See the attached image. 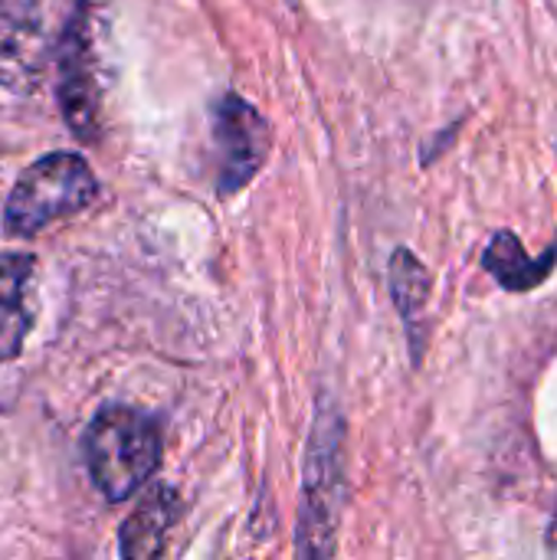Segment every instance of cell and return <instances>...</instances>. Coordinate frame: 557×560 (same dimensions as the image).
Instances as JSON below:
<instances>
[{"mask_svg":"<svg viewBox=\"0 0 557 560\" xmlns=\"http://www.w3.org/2000/svg\"><path fill=\"white\" fill-rule=\"evenodd\" d=\"M95 194L98 180L85 158L72 151H53L33 161L13 184L3 207V226L10 236L30 240L49 223L85 210L95 200Z\"/></svg>","mask_w":557,"mask_h":560,"instance_id":"2","label":"cell"},{"mask_svg":"<svg viewBox=\"0 0 557 560\" xmlns=\"http://www.w3.org/2000/svg\"><path fill=\"white\" fill-rule=\"evenodd\" d=\"M33 282L36 259L26 253L0 256V361H10L23 351V341L33 328Z\"/></svg>","mask_w":557,"mask_h":560,"instance_id":"6","label":"cell"},{"mask_svg":"<svg viewBox=\"0 0 557 560\" xmlns=\"http://www.w3.org/2000/svg\"><path fill=\"white\" fill-rule=\"evenodd\" d=\"M82 450L95 489L108 502H125L158 472L161 430L141 410L105 407L89 423Z\"/></svg>","mask_w":557,"mask_h":560,"instance_id":"1","label":"cell"},{"mask_svg":"<svg viewBox=\"0 0 557 560\" xmlns=\"http://www.w3.org/2000/svg\"><path fill=\"white\" fill-rule=\"evenodd\" d=\"M548 548L557 551V518H555V525H552V532H548Z\"/></svg>","mask_w":557,"mask_h":560,"instance_id":"11","label":"cell"},{"mask_svg":"<svg viewBox=\"0 0 557 560\" xmlns=\"http://www.w3.org/2000/svg\"><path fill=\"white\" fill-rule=\"evenodd\" d=\"M391 292H394V305L404 315L410 338H414V348H417L420 315H423L427 299H430V272L410 249H397L391 256Z\"/></svg>","mask_w":557,"mask_h":560,"instance_id":"10","label":"cell"},{"mask_svg":"<svg viewBox=\"0 0 557 560\" xmlns=\"http://www.w3.org/2000/svg\"><path fill=\"white\" fill-rule=\"evenodd\" d=\"M102 98H105V56H102V13L98 0H82L66 23L59 43V105L66 125L82 141L102 135Z\"/></svg>","mask_w":557,"mask_h":560,"instance_id":"3","label":"cell"},{"mask_svg":"<svg viewBox=\"0 0 557 560\" xmlns=\"http://www.w3.org/2000/svg\"><path fill=\"white\" fill-rule=\"evenodd\" d=\"M483 262L496 276V282H502L509 292H529L552 272V262L529 259L522 243L512 233H496L486 256H483Z\"/></svg>","mask_w":557,"mask_h":560,"instance_id":"9","label":"cell"},{"mask_svg":"<svg viewBox=\"0 0 557 560\" xmlns=\"http://www.w3.org/2000/svg\"><path fill=\"white\" fill-rule=\"evenodd\" d=\"M39 26L26 7H0V82L26 92L36 79Z\"/></svg>","mask_w":557,"mask_h":560,"instance_id":"7","label":"cell"},{"mask_svg":"<svg viewBox=\"0 0 557 560\" xmlns=\"http://www.w3.org/2000/svg\"><path fill=\"white\" fill-rule=\"evenodd\" d=\"M341 436V417L332 407H322L309 440L305 492L299 515V555L305 558H325L335 551V532L345 502Z\"/></svg>","mask_w":557,"mask_h":560,"instance_id":"4","label":"cell"},{"mask_svg":"<svg viewBox=\"0 0 557 560\" xmlns=\"http://www.w3.org/2000/svg\"><path fill=\"white\" fill-rule=\"evenodd\" d=\"M174 522H177V495L171 489H154L121 525V555L158 558L164 551Z\"/></svg>","mask_w":557,"mask_h":560,"instance_id":"8","label":"cell"},{"mask_svg":"<svg viewBox=\"0 0 557 560\" xmlns=\"http://www.w3.org/2000/svg\"><path fill=\"white\" fill-rule=\"evenodd\" d=\"M213 138H217V187L220 194H236L266 164L269 125L246 98L223 95L213 112Z\"/></svg>","mask_w":557,"mask_h":560,"instance_id":"5","label":"cell"}]
</instances>
